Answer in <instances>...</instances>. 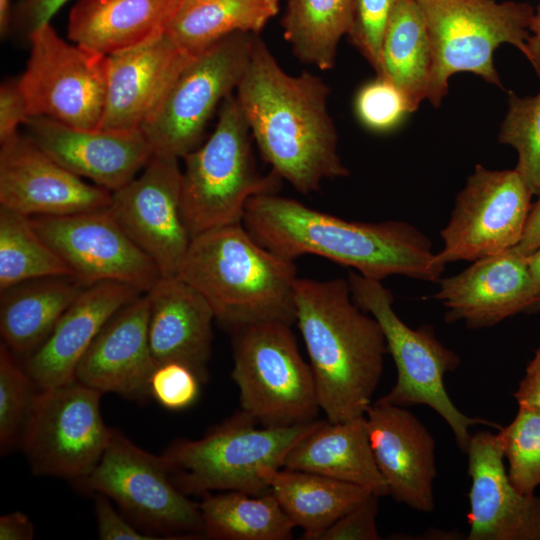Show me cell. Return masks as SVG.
Segmentation results:
<instances>
[{"mask_svg": "<svg viewBox=\"0 0 540 540\" xmlns=\"http://www.w3.org/2000/svg\"><path fill=\"white\" fill-rule=\"evenodd\" d=\"M330 90L310 72L290 75L255 34L236 100L264 160L300 193L349 175L328 112Z\"/></svg>", "mask_w": 540, "mask_h": 540, "instance_id": "1", "label": "cell"}, {"mask_svg": "<svg viewBox=\"0 0 540 540\" xmlns=\"http://www.w3.org/2000/svg\"><path fill=\"white\" fill-rule=\"evenodd\" d=\"M242 224L283 258L317 255L380 281L398 274L438 282L445 268L430 240L406 222L348 221L275 193L251 197Z\"/></svg>", "mask_w": 540, "mask_h": 540, "instance_id": "2", "label": "cell"}, {"mask_svg": "<svg viewBox=\"0 0 540 540\" xmlns=\"http://www.w3.org/2000/svg\"><path fill=\"white\" fill-rule=\"evenodd\" d=\"M294 302L295 323L326 419L342 422L364 416L388 352L379 323L355 303L348 279L298 277Z\"/></svg>", "mask_w": 540, "mask_h": 540, "instance_id": "3", "label": "cell"}, {"mask_svg": "<svg viewBox=\"0 0 540 540\" xmlns=\"http://www.w3.org/2000/svg\"><path fill=\"white\" fill-rule=\"evenodd\" d=\"M176 276L204 297L230 331L264 321L295 323L294 260L263 247L242 223L192 237Z\"/></svg>", "mask_w": 540, "mask_h": 540, "instance_id": "4", "label": "cell"}, {"mask_svg": "<svg viewBox=\"0 0 540 540\" xmlns=\"http://www.w3.org/2000/svg\"><path fill=\"white\" fill-rule=\"evenodd\" d=\"M318 420L287 426L257 427L240 410L200 439H179L163 452L174 484L186 495L240 491L262 495L270 489L261 473L282 468L290 450Z\"/></svg>", "mask_w": 540, "mask_h": 540, "instance_id": "5", "label": "cell"}, {"mask_svg": "<svg viewBox=\"0 0 540 540\" xmlns=\"http://www.w3.org/2000/svg\"><path fill=\"white\" fill-rule=\"evenodd\" d=\"M251 132L235 95L220 107L214 132L188 153L181 175L180 207L190 237L242 223L249 199L275 193L281 178L261 175L251 150Z\"/></svg>", "mask_w": 540, "mask_h": 540, "instance_id": "6", "label": "cell"}, {"mask_svg": "<svg viewBox=\"0 0 540 540\" xmlns=\"http://www.w3.org/2000/svg\"><path fill=\"white\" fill-rule=\"evenodd\" d=\"M423 16L430 48L431 73L427 100L439 107L450 78L473 73L489 84L503 87L494 65L502 44L523 55L534 14L526 2L495 0H414Z\"/></svg>", "mask_w": 540, "mask_h": 540, "instance_id": "7", "label": "cell"}, {"mask_svg": "<svg viewBox=\"0 0 540 540\" xmlns=\"http://www.w3.org/2000/svg\"><path fill=\"white\" fill-rule=\"evenodd\" d=\"M348 282L355 303L379 323L387 351L396 366V382L379 401L406 408L429 406L449 425L464 453L472 437V426L483 424L501 428L486 419L465 415L452 402L444 385V376L457 368L460 359L436 338L432 327L412 329L406 325L393 309L391 291L380 280L350 271Z\"/></svg>", "mask_w": 540, "mask_h": 540, "instance_id": "8", "label": "cell"}, {"mask_svg": "<svg viewBox=\"0 0 540 540\" xmlns=\"http://www.w3.org/2000/svg\"><path fill=\"white\" fill-rule=\"evenodd\" d=\"M291 324L264 321L232 329L231 378L241 410L264 427H287L317 419L320 406L308 364Z\"/></svg>", "mask_w": 540, "mask_h": 540, "instance_id": "9", "label": "cell"}, {"mask_svg": "<svg viewBox=\"0 0 540 540\" xmlns=\"http://www.w3.org/2000/svg\"><path fill=\"white\" fill-rule=\"evenodd\" d=\"M79 487L113 500L138 525L164 540L203 536L199 503L172 481L162 455L151 454L113 428L109 444Z\"/></svg>", "mask_w": 540, "mask_h": 540, "instance_id": "10", "label": "cell"}, {"mask_svg": "<svg viewBox=\"0 0 540 540\" xmlns=\"http://www.w3.org/2000/svg\"><path fill=\"white\" fill-rule=\"evenodd\" d=\"M101 395L77 380L36 393L19 442L34 474L79 482L94 470L113 431Z\"/></svg>", "mask_w": 540, "mask_h": 540, "instance_id": "11", "label": "cell"}, {"mask_svg": "<svg viewBox=\"0 0 540 540\" xmlns=\"http://www.w3.org/2000/svg\"><path fill=\"white\" fill-rule=\"evenodd\" d=\"M254 35L230 34L193 57L142 128L153 154L179 159L196 149L215 108L239 85Z\"/></svg>", "mask_w": 540, "mask_h": 540, "instance_id": "12", "label": "cell"}, {"mask_svg": "<svg viewBox=\"0 0 540 540\" xmlns=\"http://www.w3.org/2000/svg\"><path fill=\"white\" fill-rule=\"evenodd\" d=\"M30 55L18 78L29 116L82 129L99 128L106 98L107 56L64 41L50 23L28 35Z\"/></svg>", "mask_w": 540, "mask_h": 540, "instance_id": "13", "label": "cell"}, {"mask_svg": "<svg viewBox=\"0 0 540 540\" xmlns=\"http://www.w3.org/2000/svg\"><path fill=\"white\" fill-rule=\"evenodd\" d=\"M532 193L513 170H490L476 165L457 195L437 260L444 266L475 261L515 247L521 240L531 209Z\"/></svg>", "mask_w": 540, "mask_h": 540, "instance_id": "14", "label": "cell"}, {"mask_svg": "<svg viewBox=\"0 0 540 540\" xmlns=\"http://www.w3.org/2000/svg\"><path fill=\"white\" fill-rule=\"evenodd\" d=\"M40 236L87 284L118 281L148 292L162 277L109 208L64 216H33Z\"/></svg>", "mask_w": 540, "mask_h": 540, "instance_id": "15", "label": "cell"}, {"mask_svg": "<svg viewBox=\"0 0 540 540\" xmlns=\"http://www.w3.org/2000/svg\"><path fill=\"white\" fill-rule=\"evenodd\" d=\"M181 175L178 158L153 154L139 177L112 192L109 206L162 277L176 276L191 241L180 207Z\"/></svg>", "mask_w": 540, "mask_h": 540, "instance_id": "16", "label": "cell"}, {"mask_svg": "<svg viewBox=\"0 0 540 540\" xmlns=\"http://www.w3.org/2000/svg\"><path fill=\"white\" fill-rule=\"evenodd\" d=\"M112 192L84 182L26 134L1 143L0 206L33 216H64L109 208Z\"/></svg>", "mask_w": 540, "mask_h": 540, "instance_id": "17", "label": "cell"}, {"mask_svg": "<svg viewBox=\"0 0 540 540\" xmlns=\"http://www.w3.org/2000/svg\"><path fill=\"white\" fill-rule=\"evenodd\" d=\"M527 256L512 247L440 279L439 291L432 298L446 307L445 320H462L469 328H484L540 308V289L532 278Z\"/></svg>", "mask_w": 540, "mask_h": 540, "instance_id": "18", "label": "cell"}, {"mask_svg": "<svg viewBox=\"0 0 540 540\" xmlns=\"http://www.w3.org/2000/svg\"><path fill=\"white\" fill-rule=\"evenodd\" d=\"M26 135L50 157L111 192L144 168L153 155L141 129H82L43 116L24 123Z\"/></svg>", "mask_w": 540, "mask_h": 540, "instance_id": "19", "label": "cell"}, {"mask_svg": "<svg viewBox=\"0 0 540 540\" xmlns=\"http://www.w3.org/2000/svg\"><path fill=\"white\" fill-rule=\"evenodd\" d=\"M377 466L389 495L416 511H433L437 475L435 441L406 407L375 401L365 414Z\"/></svg>", "mask_w": 540, "mask_h": 540, "instance_id": "20", "label": "cell"}, {"mask_svg": "<svg viewBox=\"0 0 540 540\" xmlns=\"http://www.w3.org/2000/svg\"><path fill=\"white\" fill-rule=\"evenodd\" d=\"M194 56L166 33L138 48L107 56L106 98L99 128L142 130Z\"/></svg>", "mask_w": 540, "mask_h": 540, "instance_id": "21", "label": "cell"}, {"mask_svg": "<svg viewBox=\"0 0 540 540\" xmlns=\"http://www.w3.org/2000/svg\"><path fill=\"white\" fill-rule=\"evenodd\" d=\"M468 540H540V497L511 483L497 434L472 435L467 451Z\"/></svg>", "mask_w": 540, "mask_h": 540, "instance_id": "22", "label": "cell"}, {"mask_svg": "<svg viewBox=\"0 0 540 540\" xmlns=\"http://www.w3.org/2000/svg\"><path fill=\"white\" fill-rule=\"evenodd\" d=\"M149 309L147 293L121 307L81 358L76 380L101 393L111 392L131 400L151 397L150 379L157 363L149 344Z\"/></svg>", "mask_w": 540, "mask_h": 540, "instance_id": "23", "label": "cell"}, {"mask_svg": "<svg viewBox=\"0 0 540 540\" xmlns=\"http://www.w3.org/2000/svg\"><path fill=\"white\" fill-rule=\"evenodd\" d=\"M144 292L118 281L87 285L59 318L47 338L23 362L39 389L76 380V368L105 323Z\"/></svg>", "mask_w": 540, "mask_h": 540, "instance_id": "24", "label": "cell"}, {"mask_svg": "<svg viewBox=\"0 0 540 540\" xmlns=\"http://www.w3.org/2000/svg\"><path fill=\"white\" fill-rule=\"evenodd\" d=\"M146 293L150 302L149 344L157 365L183 363L205 382L215 319L212 308L177 276L161 277Z\"/></svg>", "mask_w": 540, "mask_h": 540, "instance_id": "25", "label": "cell"}, {"mask_svg": "<svg viewBox=\"0 0 540 540\" xmlns=\"http://www.w3.org/2000/svg\"><path fill=\"white\" fill-rule=\"evenodd\" d=\"M182 0H78L67 24L68 38L110 56L148 44L166 32Z\"/></svg>", "mask_w": 540, "mask_h": 540, "instance_id": "26", "label": "cell"}, {"mask_svg": "<svg viewBox=\"0 0 540 540\" xmlns=\"http://www.w3.org/2000/svg\"><path fill=\"white\" fill-rule=\"evenodd\" d=\"M283 467L356 484L378 497L389 495L371 448L365 415L342 422L318 420L290 450Z\"/></svg>", "mask_w": 540, "mask_h": 540, "instance_id": "27", "label": "cell"}, {"mask_svg": "<svg viewBox=\"0 0 540 540\" xmlns=\"http://www.w3.org/2000/svg\"><path fill=\"white\" fill-rule=\"evenodd\" d=\"M87 285L76 276H50L1 291L3 343L14 354L26 357L32 353Z\"/></svg>", "mask_w": 540, "mask_h": 540, "instance_id": "28", "label": "cell"}, {"mask_svg": "<svg viewBox=\"0 0 540 540\" xmlns=\"http://www.w3.org/2000/svg\"><path fill=\"white\" fill-rule=\"evenodd\" d=\"M261 476L295 527L303 529L306 540H318L373 494L365 487L304 470L266 468Z\"/></svg>", "mask_w": 540, "mask_h": 540, "instance_id": "29", "label": "cell"}, {"mask_svg": "<svg viewBox=\"0 0 540 540\" xmlns=\"http://www.w3.org/2000/svg\"><path fill=\"white\" fill-rule=\"evenodd\" d=\"M278 11L279 0H182L165 33L197 55L230 34H259Z\"/></svg>", "mask_w": 540, "mask_h": 540, "instance_id": "30", "label": "cell"}, {"mask_svg": "<svg viewBox=\"0 0 540 540\" xmlns=\"http://www.w3.org/2000/svg\"><path fill=\"white\" fill-rule=\"evenodd\" d=\"M431 48L426 25L414 0H396L383 43V78L405 96L411 112L427 100Z\"/></svg>", "mask_w": 540, "mask_h": 540, "instance_id": "31", "label": "cell"}, {"mask_svg": "<svg viewBox=\"0 0 540 540\" xmlns=\"http://www.w3.org/2000/svg\"><path fill=\"white\" fill-rule=\"evenodd\" d=\"M203 536L213 540H289L294 523L270 492L206 493L199 503Z\"/></svg>", "mask_w": 540, "mask_h": 540, "instance_id": "32", "label": "cell"}, {"mask_svg": "<svg viewBox=\"0 0 540 540\" xmlns=\"http://www.w3.org/2000/svg\"><path fill=\"white\" fill-rule=\"evenodd\" d=\"M352 18L353 0H288L282 18L284 38L301 62L329 70Z\"/></svg>", "mask_w": 540, "mask_h": 540, "instance_id": "33", "label": "cell"}, {"mask_svg": "<svg viewBox=\"0 0 540 540\" xmlns=\"http://www.w3.org/2000/svg\"><path fill=\"white\" fill-rule=\"evenodd\" d=\"M50 276H75L29 216L0 206V291Z\"/></svg>", "mask_w": 540, "mask_h": 540, "instance_id": "34", "label": "cell"}, {"mask_svg": "<svg viewBox=\"0 0 540 540\" xmlns=\"http://www.w3.org/2000/svg\"><path fill=\"white\" fill-rule=\"evenodd\" d=\"M498 140L517 153L516 172L532 195L540 196V92L518 96L508 92V109Z\"/></svg>", "mask_w": 540, "mask_h": 540, "instance_id": "35", "label": "cell"}, {"mask_svg": "<svg viewBox=\"0 0 540 540\" xmlns=\"http://www.w3.org/2000/svg\"><path fill=\"white\" fill-rule=\"evenodd\" d=\"M507 459L508 477L523 495L540 485V411L520 407L513 421L497 433Z\"/></svg>", "mask_w": 540, "mask_h": 540, "instance_id": "36", "label": "cell"}, {"mask_svg": "<svg viewBox=\"0 0 540 540\" xmlns=\"http://www.w3.org/2000/svg\"><path fill=\"white\" fill-rule=\"evenodd\" d=\"M35 383L14 353L0 345V446L2 451L13 447L20 438L33 399Z\"/></svg>", "mask_w": 540, "mask_h": 540, "instance_id": "37", "label": "cell"}, {"mask_svg": "<svg viewBox=\"0 0 540 540\" xmlns=\"http://www.w3.org/2000/svg\"><path fill=\"white\" fill-rule=\"evenodd\" d=\"M355 111L359 121L376 132L395 128L407 114L412 113L400 89L389 79L377 76L358 91Z\"/></svg>", "mask_w": 540, "mask_h": 540, "instance_id": "38", "label": "cell"}, {"mask_svg": "<svg viewBox=\"0 0 540 540\" xmlns=\"http://www.w3.org/2000/svg\"><path fill=\"white\" fill-rule=\"evenodd\" d=\"M396 0H353L348 37L377 77H383L382 43Z\"/></svg>", "mask_w": 540, "mask_h": 540, "instance_id": "39", "label": "cell"}, {"mask_svg": "<svg viewBox=\"0 0 540 540\" xmlns=\"http://www.w3.org/2000/svg\"><path fill=\"white\" fill-rule=\"evenodd\" d=\"M201 383L189 366L171 361L156 366L150 379V393L164 408L182 410L197 400Z\"/></svg>", "mask_w": 540, "mask_h": 540, "instance_id": "40", "label": "cell"}, {"mask_svg": "<svg viewBox=\"0 0 540 540\" xmlns=\"http://www.w3.org/2000/svg\"><path fill=\"white\" fill-rule=\"evenodd\" d=\"M378 496L370 494L355 508L328 527L318 540H379L376 516Z\"/></svg>", "mask_w": 540, "mask_h": 540, "instance_id": "41", "label": "cell"}, {"mask_svg": "<svg viewBox=\"0 0 540 540\" xmlns=\"http://www.w3.org/2000/svg\"><path fill=\"white\" fill-rule=\"evenodd\" d=\"M98 537L101 540H163L145 531H139L123 514L115 510L109 498L93 494Z\"/></svg>", "mask_w": 540, "mask_h": 540, "instance_id": "42", "label": "cell"}, {"mask_svg": "<svg viewBox=\"0 0 540 540\" xmlns=\"http://www.w3.org/2000/svg\"><path fill=\"white\" fill-rule=\"evenodd\" d=\"M29 117L18 79L2 83L0 87V142L19 133L18 126L24 124Z\"/></svg>", "mask_w": 540, "mask_h": 540, "instance_id": "43", "label": "cell"}, {"mask_svg": "<svg viewBox=\"0 0 540 540\" xmlns=\"http://www.w3.org/2000/svg\"><path fill=\"white\" fill-rule=\"evenodd\" d=\"M67 0H23L15 12V22L28 36L44 24Z\"/></svg>", "mask_w": 540, "mask_h": 540, "instance_id": "44", "label": "cell"}, {"mask_svg": "<svg viewBox=\"0 0 540 540\" xmlns=\"http://www.w3.org/2000/svg\"><path fill=\"white\" fill-rule=\"evenodd\" d=\"M514 397L520 407L540 411V348L529 362Z\"/></svg>", "mask_w": 540, "mask_h": 540, "instance_id": "45", "label": "cell"}, {"mask_svg": "<svg viewBox=\"0 0 540 540\" xmlns=\"http://www.w3.org/2000/svg\"><path fill=\"white\" fill-rule=\"evenodd\" d=\"M34 535V526L26 514L12 512L1 516V540H31Z\"/></svg>", "mask_w": 540, "mask_h": 540, "instance_id": "46", "label": "cell"}, {"mask_svg": "<svg viewBox=\"0 0 540 540\" xmlns=\"http://www.w3.org/2000/svg\"><path fill=\"white\" fill-rule=\"evenodd\" d=\"M515 248L524 255L540 249V196L531 206L522 238Z\"/></svg>", "mask_w": 540, "mask_h": 540, "instance_id": "47", "label": "cell"}, {"mask_svg": "<svg viewBox=\"0 0 540 540\" xmlns=\"http://www.w3.org/2000/svg\"><path fill=\"white\" fill-rule=\"evenodd\" d=\"M529 32L530 35L526 42V52L524 56L532 65L537 76L540 77V5L533 14Z\"/></svg>", "mask_w": 540, "mask_h": 540, "instance_id": "48", "label": "cell"}, {"mask_svg": "<svg viewBox=\"0 0 540 540\" xmlns=\"http://www.w3.org/2000/svg\"><path fill=\"white\" fill-rule=\"evenodd\" d=\"M527 257L532 278L538 289H540V249L531 253Z\"/></svg>", "mask_w": 540, "mask_h": 540, "instance_id": "49", "label": "cell"}, {"mask_svg": "<svg viewBox=\"0 0 540 540\" xmlns=\"http://www.w3.org/2000/svg\"><path fill=\"white\" fill-rule=\"evenodd\" d=\"M10 23V0H0V31L5 36Z\"/></svg>", "mask_w": 540, "mask_h": 540, "instance_id": "50", "label": "cell"}]
</instances>
